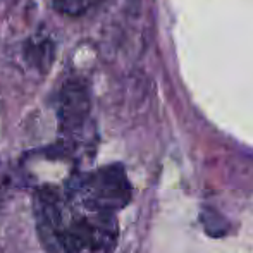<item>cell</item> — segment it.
Segmentation results:
<instances>
[{
    "mask_svg": "<svg viewBox=\"0 0 253 253\" xmlns=\"http://www.w3.org/2000/svg\"><path fill=\"white\" fill-rule=\"evenodd\" d=\"M35 219L52 253H112L119 238L116 213L91 209L64 186L35 195Z\"/></svg>",
    "mask_w": 253,
    "mask_h": 253,
    "instance_id": "cell-1",
    "label": "cell"
},
{
    "mask_svg": "<svg viewBox=\"0 0 253 253\" xmlns=\"http://www.w3.org/2000/svg\"><path fill=\"white\" fill-rule=\"evenodd\" d=\"M69 193L91 209L116 213L131 200V184L119 164L71 176L64 183Z\"/></svg>",
    "mask_w": 253,
    "mask_h": 253,
    "instance_id": "cell-2",
    "label": "cell"
},
{
    "mask_svg": "<svg viewBox=\"0 0 253 253\" xmlns=\"http://www.w3.org/2000/svg\"><path fill=\"white\" fill-rule=\"evenodd\" d=\"M105 0H53V7L64 16L80 17L97 9Z\"/></svg>",
    "mask_w": 253,
    "mask_h": 253,
    "instance_id": "cell-3",
    "label": "cell"
}]
</instances>
